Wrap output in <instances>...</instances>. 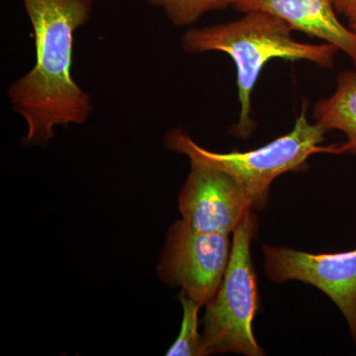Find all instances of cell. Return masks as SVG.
I'll return each instance as SVG.
<instances>
[{
	"mask_svg": "<svg viewBox=\"0 0 356 356\" xmlns=\"http://www.w3.org/2000/svg\"><path fill=\"white\" fill-rule=\"evenodd\" d=\"M229 235L196 231L179 220L168 229L156 273L161 282L179 287L206 307L216 296L231 257Z\"/></svg>",
	"mask_w": 356,
	"mask_h": 356,
	"instance_id": "5",
	"label": "cell"
},
{
	"mask_svg": "<svg viewBox=\"0 0 356 356\" xmlns=\"http://www.w3.org/2000/svg\"><path fill=\"white\" fill-rule=\"evenodd\" d=\"M257 231L259 221L252 210L233 233L231 257L221 286L206 306L202 332L205 356L266 355L252 331L259 296L250 247Z\"/></svg>",
	"mask_w": 356,
	"mask_h": 356,
	"instance_id": "4",
	"label": "cell"
},
{
	"mask_svg": "<svg viewBox=\"0 0 356 356\" xmlns=\"http://www.w3.org/2000/svg\"><path fill=\"white\" fill-rule=\"evenodd\" d=\"M264 268L271 282L300 281L324 292L339 308L356 343V250L310 254L262 245Z\"/></svg>",
	"mask_w": 356,
	"mask_h": 356,
	"instance_id": "6",
	"label": "cell"
},
{
	"mask_svg": "<svg viewBox=\"0 0 356 356\" xmlns=\"http://www.w3.org/2000/svg\"><path fill=\"white\" fill-rule=\"evenodd\" d=\"M31 23L36 63L7 90L27 127L26 146L46 145L58 126L83 125L93 112L90 95L72 74L74 35L90 19L95 0H22Z\"/></svg>",
	"mask_w": 356,
	"mask_h": 356,
	"instance_id": "1",
	"label": "cell"
},
{
	"mask_svg": "<svg viewBox=\"0 0 356 356\" xmlns=\"http://www.w3.org/2000/svg\"><path fill=\"white\" fill-rule=\"evenodd\" d=\"M180 303L184 310L181 330L177 341L166 351L168 356H205L203 348L202 334L199 332V310L202 308L193 300L180 292Z\"/></svg>",
	"mask_w": 356,
	"mask_h": 356,
	"instance_id": "11",
	"label": "cell"
},
{
	"mask_svg": "<svg viewBox=\"0 0 356 356\" xmlns=\"http://www.w3.org/2000/svg\"><path fill=\"white\" fill-rule=\"evenodd\" d=\"M191 165L178 197L181 220L202 233L233 234L254 210L252 198L228 173L200 161Z\"/></svg>",
	"mask_w": 356,
	"mask_h": 356,
	"instance_id": "7",
	"label": "cell"
},
{
	"mask_svg": "<svg viewBox=\"0 0 356 356\" xmlns=\"http://www.w3.org/2000/svg\"><path fill=\"white\" fill-rule=\"evenodd\" d=\"M339 15L344 16L348 21L356 18V0H334Z\"/></svg>",
	"mask_w": 356,
	"mask_h": 356,
	"instance_id": "12",
	"label": "cell"
},
{
	"mask_svg": "<svg viewBox=\"0 0 356 356\" xmlns=\"http://www.w3.org/2000/svg\"><path fill=\"white\" fill-rule=\"evenodd\" d=\"M313 118L325 132L336 130L344 134V153L356 156V70L337 74L336 90L316 103Z\"/></svg>",
	"mask_w": 356,
	"mask_h": 356,
	"instance_id": "9",
	"label": "cell"
},
{
	"mask_svg": "<svg viewBox=\"0 0 356 356\" xmlns=\"http://www.w3.org/2000/svg\"><path fill=\"white\" fill-rule=\"evenodd\" d=\"M285 21L266 13L252 11L232 22L191 28L181 39L187 53L221 51L235 63L241 111L231 132L248 139L257 124L252 118V95L262 69L269 60H308L332 69L337 48L329 43L308 44L296 41Z\"/></svg>",
	"mask_w": 356,
	"mask_h": 356,
	"instance_id": "2",
	"label": "cell"
},
{
	"mask_svg": "<svg viewBox=\"0 0 356 356\" xmlns=\"http://www.w3.org/2000/svg\"><path fill=\"white\" fill-rule=\"evenodd\" d=\"M348 28H350V29L351 30V31L355 33V34L356 35V18H355V19L348 21Z\"/></svg>",
	"mask_w": 356,
	"mask_h": 356,
	"instance_id": "13",
	"label": "cell"
},
{
	"mask_svg": "<svg viewBox=\"0 0 356 356\" xmlns=\"http://www.w3.org/2000/svg\"><path fill=\"white\" fill-rule=\"evenodd\" d=\"M231 7L243 14H271L285 21L293 31L334 44L348 56L356 69V35L339 21L334 0H233Z\"/></svg>",
	"mask_w": 356,
	"mask_h": 356,
	"instance_id": "8",
	"label": "cell"
},
{
	"mask_svg": "<svg viewBox=\"0 0 356 356\" xmlns=\"http://www.w3.org/2000/svg\"><path fill=\"white\" fill-rule=\"evenodd\" d=\"M161 9L173 25L184 27L197 22L205 14L231 7L233 0H144Z\"/></svg>",
	"mask_w": 356,
	"mask_h": 356,
	"instance_id": "10",
	"label": "cell"
},
{
	"mask_svg": "<svg viewBox=\"0 0 356 356\" xmlns=\"http://www.w3.org/2000/svg\"><path fill=\"white\" fill-rule=\"evenodd\" d=\"M308 104L304 102L291 132L266 146L248 152L216 153L201 147L180 129L166 133L165 145L175 153L188 156L228 173L245 189L252 200L254 210H264L268 202L269 189L281 175L305 170L313 154H344L343 144L323 146L325 129L310 123Z\"/></svg>",
	"mask_w": 356,
	"mask_h": 356,
	"instance_id": "3",
	"label": "cell"
}]
</instances>
